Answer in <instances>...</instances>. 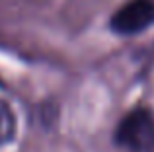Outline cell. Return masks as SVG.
<instances>
[{
  "mask_svg": "<svg viewBox=\"0 0 154 152\" xmlns=\"http://www.w3.org/2000/svg\"><path fill=\"white\" fill-rule=\"evenodd\" d=\"M154 26V0H131L123 4L109 20L111 31L119 35H137Z\"/></svg>",
  "mask_w": 154,
  "mask_h": 152,
  "instance_id": "7a4b0ae2",
  "label": "cell"
},
{
  "mask_svg": "<svg viewBox=\"0 0 154 152\" xmlns=\"http://www.w3.org/2000/svg\"><path fill=\"white\" fill-rule=\"evenodd\" d=\"M115 142L127 150H139L154 142V117L148 109L139 107L121 119L115 131Z\"/></svg>",
  "mask_w": 154,
  "mask_h": 152,
  "instance_id": "6da1fadb",
  "label": "cell"
},
{
  "mask_svg": "<svg viewBox=\"0 0 154 152\" xmlns=\"http://www.w3.org/2000/svg\"><path fill=\"white\" fill-rule=\"evenodd\" d=\"M133 152H154V142H150V144H146V146H143V148H139V150H133Z\"/></svg>",
  "mask_w": 154,
  "mask_h": 152,
  "instance_id": "277c9868",
  "label": "cell"
},
{
  "mask_svg": "<svg viewBox=\"0 0 154 152\" xmlns=\"http://www.w3.org/2000/svg\"><path fill=\"white\" fill-rule=\"evenodd\" d=\"M16 129H18V121L12 107L6 102H0V146L14 141Z\"/></svg>",
  "mask_w": 154,
  "mask_h": 152,
  "instance_id": "3957f363",
  "label": "cell"
}]
</instances>
